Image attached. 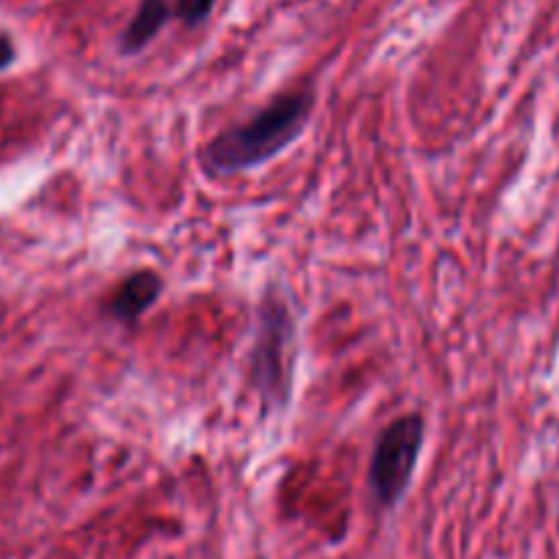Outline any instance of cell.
Returning a JSON list of instances; mask_svg holds the SVG:
<instances>
[{"label": "cell", "mask_w": 559, "mask_h": 559, "mask_svg": "<svg viewBox=\"0 0 559 559\" xmlns=\"http://www.w3.org/2000/svg\"><path fill=\"white\" fill-rule=\"evenodd\" d=\"M314 109L311 91H289L273 98L265 109L246 123L211 140L202 151V162L211 173L233 175L254 169L293 145L306 131Z\"/></svg>", "instance_id": "6da1fadb"}, {"label": "cell", "mask_w": 559, "mask_h": 559, "mask_svg": "<svg viewBox=\"0 0 559 559\" xmlns=\"http://www.w3.org/2000/svg\"><path fill=\"white\" fill-rule=\"evenodd\" d=\"M295 360H298V331L287 300L267 298L260 309V331H257L254 385L267 409L284 407L293 391Z\"/></svg>", "instance_id": "7a4b0ae2"}, {"label": "cell", "mask_w": 559, "mask_h": 559, "mask_svg": "<svg viewBox=\"0 0 559 559\" xmlns=\"http://www.w3.org/2000/svg\"><path fill=\"white\" fill-rule=\"evenodd\" d=\"M424 448V418L404 415L380 435L369 467V486L382 508H393L413 484Z\"/></svg>", "instance_id": "3957f363"}, {"label": "cell", "mask_w": 559, "mask_h": 559, "mask_svg": "<svg viewBox=\"0 0 559 559\" xmlns=\"http://www.w3.org/2000/svg\"><path fill=\"white\" fill-rule=\"evenodd\" d=\"M162 289H164L162 278H158L153 271L131 273V276L126 278L118 289H115L112 298H109V304H107L109 317L118 322L140 320V317L145 314L153 304H156L158 295H162Z\"/></svg>", "instance_id": "277c9868"}, {"label": "cell", "mask_w": 559, "mask_h": 559, "mask_svg": "<svg viewBox=\"0 0 559 559\" xmlns=\"http://www.w3.org/2000/svg\"><path fill=\"white\" fill-rule=\"evenodd\" d=\"M169 16H173L169 0H140L134 16L126 25V31L120 33V52L136 55L140 49H145L158 36V31L167 25Z\"/></svg>", "instance_id": "5b68a950"}, {"label": "cell", "mask_w": 559, "mask_h": 559, "mask_svg": "<svg viewBox=\"0 0 559 559\" xmlns=\"http://www.w3.org/2000/svg\"><path fill=\"white\" fill-rule=\"evenodd\" d=\"M216 3L218 0H178V3H175V16L189 27L202 25V22L213 14Z\"/></svg>", "instance_id": "8992f818"}, {"label": "cell", "mask_w": 559, "mask_h": 559, "mask_svg": "<svg viewBox=\"0 0 559 559\" xmlns=\"http://www.w3.org/2000/svg\"><path fill=\"white\" fill-rule=\"evenodd\" d=\"M16 58V49H14V41H11L5 33H0V71L9 69L11 63H14Z\"/></svg>", "instance_id": "52a82bcc"}]
</instances>
